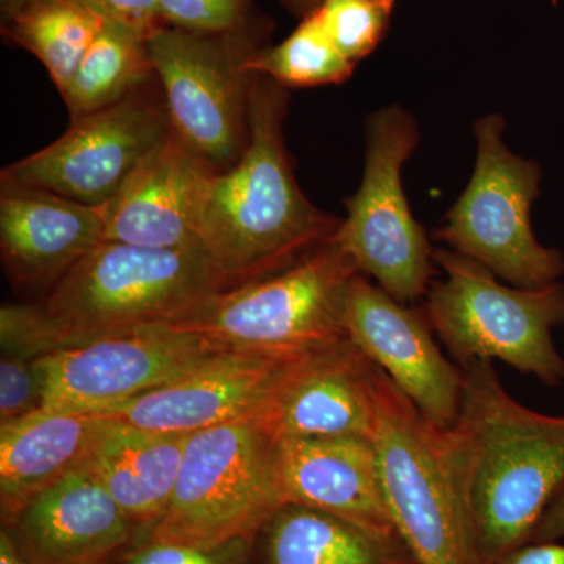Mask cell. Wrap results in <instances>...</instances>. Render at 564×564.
Segmentation results:
<instances>
[{"mask_svg": "<svg viewBox=\"0 0 564 564\" xmlns=\"http://www.w3.org/2000/svg\"><path fill=\"white\" fill-rule=\"evenodd\" d=\"M393 6L395 0H323L317 11L334 46L358 65L384 39Z\"/></svg>", "mask_w": 564, "mask_h": 564, "instance_id": "cell-26", "label": "cell"}, {"mask_svg": "<svg viewBox=\"0 0 564 564\" xmlns=\"http://www.w3.org/2000/svg\"><path fill=\"white\" fill-rule=\"evenodd\" d=\"M254 541L236 540L229 543L198 545L137 541L111 564H252Z\"/></svg>", "mask_w": 564, "mask_h": 564, "instance_id": "cell-28", "label": "cell"}, {"mask_svg": "<svg viewBox=\"0 0 564 564\" xmlns=\"http://www.w3.org/2000/svg\"><path fill=\"white\" fill-rule=\"evenodd\" d=\"M3 525L31 564H111L139 534L87 464L33 497Z\"/></svg>", "mask_w": 564, "mask_h": 564, "instance_id": "cell-15", "label": "cell"}, {"mask_svg": "<svg viewBox=\"0 0 564 564\" xmlns=\"http://www.w3.org/2000/svg\"><path fill=\"white\" fill-rule=\"evenodd\" d=\"M188 436L141 430L110 417L96 441L85 464L129 516L137 540L165 513Z\"/></svg>", "mask_w": 564, "mask_h": 564, "instance_id": "cell-21", "label": "cell"}, {"mask_svg": "<svg viewBox=\"0 0 564 564\" xmlns=\"http://www.w3.org/2000/svg\"><path fill=\"white\" fill-rule=\"evenodd\" d=\"M447 430L381 370L372 443L397 533L419 564H484Z\"/></svg>", "mask_w": 564, "mask_h": 564, "instance_id": "cell-5", "label": "cell"}, {"mask_svg": "<svg viewBox=\"0 0 564 564\" xmlns=\"http://www.w3.org/2000/svg\"><path fill=\"white\" fill-rule=\"evenodd\" d=\"M272 29L258 11L239 31L162 25L148 39L174 135L217 174L232 169L247 150L256 76L247 62L269 46Z\"/></svg>", "mask_w": 564, "mask_h": 564, "instance_id": "cell-8", "label": "cell"}, {"mask_svg": "<svg viewBox=\"0 0 564 564\" xmlns=\"http://www.w3.org/2000/svg\"><path fill=\"white\" fill-rule=\"evenodd\" d=\"M458 417L448 448L484 564L529 543L564 489V415L530 410L505 389L494 362L462 367Z\"/></svg>", "mask_w": 564, "mask_h": 564, "instance_id": "cell-2", "label": "cell"}, {"mask_svg": "<svg viewBox=\"0 0 564 564\" xmlns=\"http://www.w3.org/2000/svg\"><path fill=\"white\" fill-rule=\"evenodd\" d=\"M148 39L131 25L102 20L90 50L61 93L70 120L113 106L158 79Z\"/></svg>", "mask_w": 564, "mask_h": 564, "instance_id": "cell-23", "label": "cell"}, {"mask_svg": "<svg viewBox=\"0 0 564 564\" xmlns=\"http://www.w3.org/2000/svg\"><path fill=\"white\" fill-rule=\"evenodd\" d=\"M101 22L77 0H36L0 28L7 40L43 63L62 93L90 50Z\"/></svg>", "mask_w": 564, "mask_h": 564, "instance_id": "cell-24", "label": "cell"}, {"mask_svg": "<svg viewBox=\"0 0 564 564\" xmlns=\"http://www.w3.org/2000/svg\"><path fill=\"white\" fill-rule=\"evenodd\" d=\"M564 540V489L549 505L543 518L534 527L529 543H545V541Z\"/></svg>", "mask_w": 564, "mask_h": 564, "instance_id": "cell-32", "label": "cell"}, {"mask_svg": "<svg viewBox=\"0 0 564 564\" xmlns=\"http://www.w3.org/2000/svg\"><path fill=\"white\" fill-rule=\"evenodd\" d=\"M0 564H31L21 551L17 538L13 536L9 527L3 524L0 530Z\"/></svg>", "mask_w": 564, "mask_h": 564, "instance_id": "cell-33", "label": "cell"}, {"mask_svg": "<svg viewBox=\"0 0 564 564\" xmlns=\"http://www.w3.org/2000/svg\"><path fill=\"white\" fill-rule=\"evenodd\" d=\"M322 2L323 0H280L281 6L300 20L317 10Z\"/></svg>", "mask_w": 564, "mask_h": 564, "instance_id": "cell-34", "label": "cell"}, {"mask_svg": "<svg viewBox=\"0 0 564 564\" xmlns=\"http://www.w3.org/2000/svg\"><path fill=\"white\" fill-rule=\"evenodd\" d=\"M36 0H0V25L13 20L18 13L28 9Z\"/></svg>", "mask_w": 564, "mask_h": 564, "instance_id": "cell-35", "label": "cell"}, {"mask_svg": "<svg viewBox=\"0 0 564 564\" xmlns=\"http://www.w3.org/2000/svg\"><path fill=\"white\" fill-rule=\"evenodd\" d=\"M214 174L173 133L102 206L106 240L158 250H204L199 228Z\"/></svg>", "mask_w": 564, "mask_h": 564, "instance_id": "cell-16", "label": "cell"}, {"mask_svg": "<svg viewBox=\"0 0 564 564\" xmlns=\"http://www.w3.org/2000/svg\"><path fill=\"white\" fill-rule=\"evenodd\" d=\"M39 359V358H36ZM36 359L2 352L0 361V425L20 421L41 410V381Z\"/></svg>", "mask_w": 564, "mask_h": 564, "instance_id": "cell-29", "label": "cell"}, {"mask_svg": "<svg viewBox=\"0 0 564 564\" xmlns=\"http://www.w3.org/2000/svg\"><path fill=\"white\" fill-rule=\"evenodd\" d=\"M106 240L102 207L25 185L0 188V254L18 289L50 292Z\"/></svg>", "mask_w": 564, "mask_h": 564, "instance_id": "cell-18", "label": "cell"}, {"mask_svg": "<svg viewBox=\"0 0 564 564\" xmlns=\"http://www.w3.org/2000/svg\"><path fill=\"white\" fill-rule=\"evenodd\" d=\"M499 564H564V543H527L505 556Z\"/></svg>", "mask_w": 564, "mask_h": 564, "instance_id": "cell-31", "label": "cell"}, {"mask_svg": "<svg viewBox=\"0 0 564 564\" xmlns=\"http://www.w3.org/2000/svg\"><path fill=\"white\" fill-rule=\"evenodd\" d=\"M358 273L333 237L280 273L218 292L172 326L199 334L220 350L293 358L348 337L345 304Z\"/></svg>", "mask_w": 564, "mask_h": 564, "instance_id": "cell-7", "label": "cell"}, {"mask_svg": "<svg viewBox=\"0 0 564 564\" xmlns=\"http://www.w3.org/2000/svg\"><path fill=\"white\" fill-rule=\"evenodd\" d=\"M276 455V441L252 414L192 433L165 513L137 541H254L284 505Z\"/></svg>", "mask_w": 564, "mask_h": 564, "instance_id": "cell-6", "label": "cell"}, {"mask_svg": "<svg viewBox=\"0 0 564 564\" xmlns=\"http://www.w3.org/2000/svg\"><path fill=\"white\" fill-rule=\"evenodd\" d=\"M380 373L345 337L289 359L252 415L276 443L337 436L372 441Z\"/></svg>", "mask_w": 564, "mask_h": 564, "instance_id": "cell-13", "label": "cell"}, {"mask_svg": "<svg viewBox=\"0 0 564 564\" xmlns=\"http://www.w3.org/2000/svg\"><path fill=\"white\" fill-rule=\"evenodd\" d=\"M278 480L284 503L337 516L383 536H399L372 441L300 437L278 443Z\"/></svg>", "mask_w": 564, "mask_h": 564, "instance_id": "cell-19", "label": "cell"}, {"mask_svg": "<svg viewBox=\"0 0 564 564\" xmlns=\"http://www.w3.org/2000/svg\"><path fill=\"white\" fill-rule=\"evenodd\" d=\"M104 21L121 22L151 35L162 28L159 0H77Z\"/></svg>", "mask_w": 564, "mask_h": 564, "instance_id": "cell-30", "label": "cell"}, {"mask_svg": "<svg viewBox=\"0 0 564 564\" xmlns=\"http://www.w3.org/2000/svg\"><path fill=\"white\" fill-rule=\"evenodd\" d=\"M172 135L162 90L148 84L113 106L74 118L61 139L6 166L0 181L102 207Z\"/></svg>", "mask_w": 564, "mask_h": 564, "instance_id": "cell-11", "label": "cell"}, {"mask_svg": "<svg viewBox=\"0 0 564 564\" xmlns=\"http://www.w3.org/2000/svg\"><path fill=\"white\" fill-rule=\"evenodd\" d=\"M345 328L430 422L443 429L454 426L463 369L441 350L423 311L410 310L358 273L348 288Z\"/></svg>", "mask_w": 564, "mask_h": 564, "instance_id": "cell-14", "label": "cell"}, {"mask_svg": "<svg viewBox=\"0 0 564 564\" xmlns=\"http://www.w3.org/2000/svg\"><path fill=\"white\" fill-rule=\"evenodd\" d=\"M252 564H419L400 536H383L337 516L284 503L252 545Z\"/></svg>", "mask_w": 564, "mask_h": 564, "instance_id": "cell-22", "label": "cell"}, {"mask_svg": "<svg viewBox=\"0 0 564 564\" xmlns=\"http://www.w3.org/2000/svg\"><path fill=\"white\" fill-rule=\"evenodd\" d=\"M355 66L334 46L317 10L302 18L282 43L262 47L247 62L248 70L285 88L344 84Z\"/></svg>", "mask_w": 564, "mask_h": 564, "instance_id": "cell-25", "label": "cell"}, {"mask_svg": "<svg viewBox=\"0 0 564 564\" xmlns=\"http://www.w3.org/2000/svg\"><path fill=\"white\" fill-rule=\"evenodd\" d=\"M503 129L500 115L475 124L473 177L434 236L511 285L541 288L563 276L564 256L534 236L530 212L540 195L541 169L508 150Z\"/></svg>", "mask_w": 564, "mask_h": 564, "instance_id": "cell-9", "label": "cell"}, {"mask_svg": "<svg viewBox=\"0 0 564 564\" xmlns=\"http://www.w3.org/2000/svg\"><path fill=\"white\" fill-rule=\"evenodd\" d=\"M366 137L361 185L345 202L347 218L334 242L392 299L413 303L436 274L434 248L411 214L402 182L404 162L419 144L417 122L393 104L370 115Z\"/></svg>", "mask_w": 564, "mask_h": 564, "instance_id": "cell-10", "label": "cell"}, {"mask_svg": "<svg viewBox=\"0 0 564 564\" xmlns=\"http://www.w3.org/2000/svg\"><path fill=\"white\" fill-rule=\"evenodd\" d=\"M289 359L221 350L176 380L102 414L152 432H202L254 413Z\"/></svg>", "mask_w": 564, "mask_h": 564, "instance_id": "cell-17", "label": "cell"}, {"mask_svg": "<svg viewBox=\"0 0 564 564\" xmlns=\"http://www.w3.org/2000/svg\"><path fill=\"white\" fill-rule=\"evenodd\" d=\"M444 273L426 291L423 313L459 367L474 359L502 361L549 388L564 384V358L554 332L564 325V284L505 285L486 267L437 248Z\"/></svg>", "mask_w": 564, "mask_h": 564, "instance_id": "cell-4", "label": "cell"}, {"mask_svg": "<svg viewBox=\"0 0 564 564\" xmlns=\"http://www.w3.org/2000/svg\"><path fill=\"white\" fill-rule=\"evenodd\" d=\"M231 288L203 248L158 250L104 240L40 303L2 307V352L36 359L111 333L177 325Z\"/></svg>", "mask_w": 564, "mask_h": 564, "instance_id": "cell-1", "label": "cell"}, {"mask_svg": "<svg viewBox=\"0 0 564 564\" xmlns=\"http://www.w3.org/2000/svg\"><path fill=\"white\" fill-rule=\"evenodd\" d=\"M221 351L172 325L140 326L36 359L41 410L107 413L176 380Z\"/></svg>", "mask_w": 564, "mask_h": 564, "instance_id": "cell-12", "label": "cell"}, {"mask_svg": "<svg viewBox=\"0 0 564 564\" xmlns=\"http://www.w3.org/2000/svg\"><path fill=\"white\" fill-rule=\"evenodd\" d=\"M163 25L181 31H239L258 14L254 0H159Z\"/></svg>", "mask_w": 564, "mask_h": 564, "instance_id": "cell-27", "label": "cell"}, {"mask_svg": "<svg viewBox=\"0 0 564 564\" xmlns=\"http://www.w3.org/2000/svg\"><path fill=\"white\" fill-rule=\"evenodd\" d=\"M288 88L256 74L250 140L240 161L215 173L199 239L232 288L289 269L332 242L343 221L314 206L293 174L284 144Z\"/></svg>", "mask_w": 564, "mask_h": 564, "instance_id": "cell-3", "label": "cell"}, {"mask_svg": "<svg viewBox=\"0 0 564 564\" xmlns=\"http://www.w3.org/2000/svg\"><path fill=\"white\" fill-rule=\"evenodd\" d=\"M109 423L102 413L39 410L0 425L2 524L33 497L84 466Z\"/></svg>", "mask_w": 564, "mask_h": 564, "instance_id": "cell-20", "label": "cell"}]
</instances>
